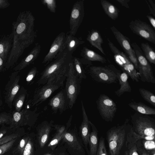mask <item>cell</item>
Instances as JSON below:
<instances>
[{
  "label": "cell",
  "instance_id": "1",
  "mask_svg": "<svg viewBox=\"0 0 155 155\" xmlns=\"http://www.w3.org/2000/svg\"><path fill=\"white\" fill-rule=\"evenodd\" d=\"M35 18L31 12H20L12 24L14 36L12 46L4 70L12 67L23 54L25 50L32 44L36 37L34 30Z\"/></svg>",
  "mask_w": 155,
  "mask_h": 155
},
{
  "label": "cell",
  "instance_id": "2",
  "mask_svg": "<svg viewBox=\"0 0 155 155\" xmlns=\"http://www.w3.org/2000/svg\"><path fill=\"white\" fill-rule=\"evenodd\" d=\"M73 59L72 54L65 49L43 70L38 81V84L44 85L48 82L65 79L70 64Z\"/></svg>",
  "mask_w": 155,
  "mask_h": 155
},
{
  "label": "cell",
  "instance_id": "3",
  "mask_svg": "<svg viewBox=\"0 0 155 155\" xmlns=\"http://www.w3.org/2000/svg\"><path fill=\"white\" fill-rule=\"evenodd\" d=\"M129 121L127 119L123 124L113 127L107 131L108 155H120L126 141L130 125Z\"/></svg>",
  "mask_w": 155,
  "mask_h": 155
},
{
  "label": "cell",
  "instance_id": "4",
  "mask_svg": "<svg viewBox=\"0 0 155 155\" xmlns=\"http://www.w3.org/2000/svg\"><path fill=\"white\" fill-rule=\"evenodd\" d=\"M134 131L147 140H155V120L148 115L135 112L131 115Z\"/></svg>",
  "mask_w": 155,
  "mask_h": 155
},
{
  "label": "cell",
  "instance_id": "5",
  "mask_svg": "<svg viewBox=\"0 0 155 155\" xmlns=\"http://www.w3.org/2000/svg\"><path fill=\"white\" fill-rule=\"evenodd\" d=\"M107 40L108 46L113 54L117 64L123 72L128 74L133 81L139 82L140 79L138 72L128 57L119 50L109 38Z\"/></svg>",
  "mask_w": 155,
  "mask_h": 155
},
{
  "label": "cell",
  "instance_id": "6",
  "mask_svg": "<svg viewBox=\"0 0 155 155\" xmlns=\"http://www.w3.org/2000/svg\"><path fill=\"white\" fill-rule=\"evenodd\" d=\"M66 79L64 89L68 99V107L71 109L80 93L81 81L74 69L73 59L70 64Z\"/></svg>",
  "mask_w": 155,
  "mask_h": 155
},
{
  "label": "cell",
  "instance_id": "7",
  "mask_svg": "<svg viewBox=\"0 0 155 155\" xmlns=\"http://www.w3.org/2000/svg\"><path fill=\"white\" fill-rule=\"evenodd\" d=\"M118 71L112 64L104 67L92 66L89 69L90 74L94 80L107 84L117 82Z\"/></svg>",
  "mask_w": 155,
  "mask_h": 155
},
{
  "label": "cell",
  "instance_id": "8",
  "mask_svg": "<svg viewBox=\"0 0 155 155\" xmlns=\"http://www.w3.org/2000/svg\"><path fill=\"white\" fill-rule=\"evenodd\" d=\"M97 108L102 118L106 122H111L117 109L114 101L105 94H100L96 101Z\"/></svg>",
  "mask_w": 155,
  "mask_h": 155
},
{
  "label": "cell",
  "instance_id": "9",
  "mask_svg": "<svg viewBox=\"0 0 155 155\" xmlns=\"http://www.w3.org/2000/svg\"><path fill=\"white\" fill-rule=\"evenodd\" d=\"M65 79L48 82L35 92L31 104L38 105L48 99L56 90L63 86Z\"/></svg>",
  "mask_w": 155,
  "mask_h": 155
},
{
  "label": "cell",
  "instance_id": "10",
  "mask_svg": "<svg viewBox=\"0 0 155 155\" xmlns=\"http://www.w3.org/2000/svg\"><path fill=\"white\" fill-rule=\"evenodd\" d=\"M129 26L134 33L155 44V31L146 22L139 19H136L132 20Z\"/></svg>",
  "mask_w": 155,
  "mask_h": 155
},
{
  "label": "cell",
  "instance_id": "11",
  "mask_svg": "<svg viewBox=\"0 0 155 155\" xmlns=\"http://www.w3.org/2000/svg\"><path fill=\"white\" fill-rule=\"evenodd\" d=\"M83 0L76 2L72 8L69 19V34L75 36L81 25L84 15V2Z\"/></svg>",
  "mask_w": 155,
  "mask_h": 155
},
{
  "label": "cell",
  "instance_id": "12",
  "mask_svg": "<svg viewBox=\"0 0 155 155\" xmlns=\"http://www.w3.org/2000/svg\"><path fill=\"white\" fill-rule=\"evenodd\" d=\"M66 35L64 32L59 34L52 43L48 53L42 63L46 66L57 58L65 49L64 42Z\"/></svg>",
  "mask_w": 155,
  "mask_h": 155
},
{
  "label": "cell",
  "instance_id": "13",
  "mask_svg": "<svg viewBox=\"0 0 155 155\" xmlns=\"http://www.w3.org/2000/svg\"><path fill=\"white\" fill-rule=\"evenodd\" d=\"M110 29L117 41L127 54V57L134 64L136 69L138 70L137 61L129 38L123 35L114 26L111 27Z\"/></svg>",
  "mask_w": 155,
  "mask_h": 155
},
{
  "label": "cell",
  "instance_id": "14",
  "mask_svg": "<svg viewBox=\"0 0 155 155\" xmlns=\"http://www.w3.org/2000/svg\"><path fill=\"white\" fill-rule=\"evenodd\" d=\"M49 105L54 113H62L68 107V101L64 89H62L51 98Z\"/></svg>",
  "mask_w": 155,
  "mask_h": 155
},
{
  "label": "cell",
  "instance_id": "15",
  "mask_svg": "<svg viewBox=\"0 0 155 155\" xmlns=\"http://www.w3.org/2000/svg\"><path fill=\"white\" fill-rule=\"evenodd\" d=\"M19 71L13 73L5 88V98L8 104L12 103L20 88V76L18 75Z\"/></svg>",
  "mask_w": 155,
  "mask_h": 155
},
{
  "label": "cell",
  "instance_id": "16",
  "mask_svg": "<svg viewBox=\"0 0 155 155\" xmlns=\"http://www.w3.org/2000/svg\"><path fill=\"white\" fill-rule=\"evenodd\" d=\"M138 71L140 79L144 82L155 83L153 72L149 62L142 61L138 64Z\"/></svg>",
  "mask_w": 155,
  "mask_h": 155
},
{
  "label": "cell",
  "instance_id": "17",
  "mask_svg": "<svg viewBox=\"0 0 155 155\" xmlns=\"http://www.w3.org/2000/svg\"><path fill=\"white\" fill-rule=\"evenodd\" d=\"M13 36V33L12 31L10 34L3 35L0 38V56L5 65L12 50Z\"/></svg>",
  "mask_w": 155,
  "mask_h": 155
},
{
  "label": "cell",
  "instance_id": "18",
  "mask_svg": "<svg viewBox=\"0 0 155 155\" xmlns=\"http://www.w3.org/2000/svg\"><path fill=\"white\" fill-rule=\"evenodd\" d=\"M39 113L31 112L26 110H23L19 112H16L11 118V122L12 127H17L20 125L26 124L31 118H37Z\"/></svg>",
  "mask_w": 155,
  "mask_h": 155
},
{
  "label": "cell",
  "instance_id": "19",
  "mask_svg": "<svg viewBox=\"0 0 155 155\" xmlns=\"http://www.w3.org/2000/svg\"><path fill=\"white\" fill-rule=\"evenodd\" d=\"M82 114V121L80 127V130L82 139L85 147L87 149L89 144L90 135V124L84 107L83 101H81Z\"/></svg>",
  "mask_w": 155,
  "mask_h": 155
},
{
  "label": "cell",
  "instance_id": "20",
  "mask_svg": "<svg viewBox=\"0 0 155 155\" xmlns=\"http://www.w3.org/2000/svg\"><path fill=\"white\" fill-rule=\"evenodd\" d=\"M41 46L38 43L27 55L14 68L15 71H20L32 64L38 58L41 51Z\"/></svg>",
  "mask_w": 155,
  "mask_h": 155
},
{
  "label": "cell",
  "instance_id": "21",
  "mask_svg": "<svg viewBox=\"0 0 155 155\" xmlns=\"http://www.w3.org/2000/svg\"><path fill=\"white\" fill-rule=\"evenodd\" d=\"M80 55L83 64H90L91 61H98L103 64L107 61L104 57L86 47H84L81 51Z\"/></svg>",
  "mask_w": 155,
  "mask_h": 155
},
{
  "label": "cell",
  "instance_id": "22",
  "mask_svg": "<svg viewBox=\"0 0 155 155\" xmlns=\"http://www.w3.org/2000/svg\"><path fill=\"white\" fill-rule=\"evenodd\" d=\"M52 121L42 122L38 128V139L41 147H43L47 143L51 129Z\"/></svg>",
  "mask_w": 155,
  "mask_h": 155
},
{
  "label": "cell",
  "instance_id": "23",
  "mask_svg": "<svg viewBox=\"0 0 155 155\" xmlns=\"http://www.w3.org/2000/svg\"><path fill=\"white\" fill-rule=\"evenodd\" d=\"M129 76L126 73L118 70L117 73V80L119 81L120 87L115 91L116 95L120 97L125 92H131V88L128 82Z\"/></svg>",
  "mask_w": 155,
  "mask_h": 155
},
{
  "label": "cell",
  "instance_id": "24",
  "mask_svg": "<svg viewBox=\"0 0 155 155\" xmlns=\"http://www.w3.org/2000/svg\"><path fill=\"white\" fill-rule=\"evenodd\" d=\"M86 39L92 45L97 49L103 54L106 55L102 47L103 40L98 31L96 29H92L89 31Z\"/></svg>",
  "mask_w": 155,
  "mask_h": 155
},
{
  "label": "cell",
  "instance_id": "25",
  "mask_svg": "<svg viewBox=\"0 0 155 155\" xmlns=\"http://www.w3.org/2000/svg\"><path fill=\"white\" fill-rule=\"evenodd\" d=\"M92 131L89 136V155H96L98 145V131L95 126L90 121Z\"/></svg>",
  "mask_w": 155,
  "mask_h": 155
},
{
  "label": "cell",
  "instance_id": "26",
  "mask_svg": "<svg viewBox=\"0 0 155 155\" xmlns=\"http://www.w3.org/2000/svg\"><path fill=\"white\" fill-rule=\"evenodd\" d=\"M84 43L81 37L77 38L69 34L66 36L65 49L72 54L80 45Z\"/></svg>",
  "mask_w": 155,
  "mask_h": 155
},
{
  "label": "cell",
  "instance_id": "27",
  "mask_svg": "<svg viewBox=\"0 0 155 155\" xmlns=\"http://www.w3.org/2000/svg\"><path fill=\"white\" fill-rule=\"evenodd\" d=\"M100 3L105 12L109 18L113 20L118 18L120 11L115 6L106 0H101Z\"/></svg>",
  "mask_w": 155,
  "mask_h": 155
},
{
  "label": "cell",
  "instance_id": "28",
  "mask_svg": "<svg viewBox=\"0 0 155 155\" xmlns=\"http://www.w3.org/2000/svg\"><path fill=\"white\" fill-rule=\"evenodd\" d=\"M129 106L133 110L141 114L147 115L155 114L154 108L148 106L141 102H131Z\"/></svg>",
  "mask_w": 155,
  "mask_h": 155
},
{
  "label": "cell",
  "instance_id": "29",
  "mask_svg": "<svg viewBox=\"0 0 155 155\" xmlns=\"http://www.w3.org/2000/svg\"><path fill=\"white\" fill-rule=\"evenodd\" d=\"M62 139L71 148L84 153L82 146L73 134L66 131L64 134Z\"/></svg>",
  "mask_w": 155,
  "mask_h": 155
},
{
  "label": "cell",
  "instance_id": "30",
  "mask_svg": "<svg viewBox=\"0 0 155 155\" xmlns=\"http://www.w3.org/2000/svg\"><path fill=\"white\" fill-rule=\"evenodd\" d=\"M141 47L145 57L150 63L155 64V52L153 49L147 43H142Z\"/></svg>",
  "mask_w": 155,
  "mask_h": 155
},
{
  "label": "cell",
  "instance_id": "31",
  "mask_svg": "<svg viewBox=\"0 0 155 155\" xmlns=\"http://www.w3.org/2000/svg\"><path fill=\"white\" fill-rule=\"evenodd\" d=\"M73 63L74 69L78 77L82 80L86 78L85 70L80 58L77 57L73 58Z\"/></svg>",
  "mask_w": 155,
  "mask_h": 155
},
{
  "label": "cell",
  "instance_id": "32",
  "mask_svg": "<svg viewBox=\"0 0 155 155\" xmlns=\"http://www.w3.org/2000/svg\"><path fill=\"white\" fill-rule=\"evenodd\" d=\"M140 94L142 98L146 101L155 107V95L149 90L143 88L139 89Z\"/></svg>",
  "mask_w": 155,
  "mask_h": 155
},
{
  "label": "cell",
  "instance_id": "33",
  "mask_svg": "<svg viewBox=\"0 0 155 155\" xmlns=\"http://www.w3.org/2000/svg\"><path fill=\"white\" fill-rule=\"evenodd\" d=\"M96 155H108L106 148L105 139L103 136L100 138Z\"/></svg>",
  "mask_w": 155,
  "mask_h": 155
},
{
  "label": "cell",
  "instance_id": "34",
  "mask_svg": "<svg viewBox=\"0 0 155 155\" xmlns=\"http://www.w3.org/2000/svg\"><path fill=\"white\" fill-rule=\"evenodd\" d=\"M41 2L51 12L55 13L57 6L55 0H43Z\"/></svg>",
  "mask_w": 155,
  "mask_h": 155
},
{
  "label": "cell",
  "instance_id": "35",
  "mask_svg": "<svg viewBox=\"0 0 155 155\" xmlns=\"http://www.w3.org/2000/svg\"><path fill=\"white\" fill-rule=\"evenodd\" d=\"M33 143L29 138L22 155H33Z\"/></svg>",
  "mask_w": 155,
  "mask_h": 155
},
{
  "label": "cell",
  "instance_id": "36",
  "mask_svg": "<svg viewBox=\"0 0 155 155\" xmlns=\"http://www.w3.org/2000/svg\"><path fill=\"white\" fill-rule=\"evenodd\" d=\"M17 138L15 139L0 146V155H2L9 151L13 146Z\"/></svg>",
  "mask_w": 155,
  "mask_h": 155
},
{
  "label": "cell",
  "instance_id": "37",
  "mask_svg": "<svg viewBox=\"0 0 155 155\" xmlns=\"http://www.w3.org/2000/svg\"><path fill=\"white\" fill-rule=\"evenodd\" d=\"M25 94H22L19 96L16 100L15 107L17 112H19L21 111L25 100Z\"/></svg>",
  "mask_w": 155,
  "mask_h": 155
},
{
  "label": "cell",
  "instance_id": "38",
  "mask_svg": "<svg viewBox=\"0 0 155 155\" xmlns=\"http://www.w3.org/2000/svg\"><path fill=\"white\" fill-rule=\"evenodd\" d=\"M29 137H27L21 139L17 147V152L18 155H22Z\"/></svg>",
  "mask_w": 155,
  "mask_h": 155
},
{
  "label": "cell",
  "instance_id": "39",
  "mask_svg": "<svg viewBox=\"0 0 155 155\" xmlns=\"http://www.w3.org/2000/svg\"><path fill=\"white\" fill-rule=\"evenodd\" d=\"M38 71L36 67L32 68L29 71L27 76L26 80L28 83H30L34 79Z\"/></svg>",
  "mask_w": 155,
  "mask_h": 155
},
{
  "label": "cell",
  "instance_id": "40",
  "mask_svg": "<svg viewBox=\"0 0 155 155\" xmlns=\"http://www.w3.org/2000/svg\"><path fill=\"white\" fill-rule=\"evenodd\" d=\"M63 134H61L57 133L52 140L48 145V147H51L57 145L62 139Z\"/></svg>",
  "mask_w": 155,
  "mask_h": 155
},
{
  "label": "cell",
  "instance_id": "41",
  "mask_svg": "<svg viewBox=\"0 0 155 155\" xmlns=\"http://www.w3.org/2000/svg\"><path fill=\"white\" fill-rule=\"evenodd\" d=\"M18 136L17 134H12L6 136L0 139V146L5 143L15 139L17 138Z\"/></svg>",
  "mask_w": 155,
  "mask_h": 155
},
{
  "label": "cell",
  "instance_id": "42",
  "mask_svg": "<svg viewBox=\"0 0 155 155\" xmlns=\"http://www.w3.org/2000/svg\"><path fill=\"white\" fill-rule=\"evenodd\" d=\"M141 139L138 140L137 143V151L139 155H150L148 151L143 147Z\"/></svg>",
  "mask_w": 155,
  "mask_h": 155
},
{
  "label": "cell",
  "instance_id": "43",
  "mask_svg": "<svg viewBox=\"0 0 155 155\" xmlns=\"http://www.w3.org/2000/svg\"><path fill=\"white\" fill-rule=\"evenodd\" d=\"M11 118L5 115H0V124L11 122Z\"/></svg>",
  "mask_w": 155,
  "mask_h": 155
},
{
  "label": "cell",
  "instance_id": "44",
  "mask_svg": "<svg viewBox=\"0 0 155 155\" xmlns=\"http://www.w3.org/2000/svg\"><path fill=\"white\" fill-rule=\"evenodd\" d=\"M10 4L8 0H0V9L8 7Z\"/></svg>",
  "mask_w": 155,
  "mask_h": 155
},
{
  "label": "cell",
  "instance_id": "45",
  "mask_svg": "<svg viewBox=\"0 0 155 155\" xmlns=\"http://www.w3.org/2000/svg\"><path fill=\"white\" fill-rule=\"evenodd\" d=\"M116 1L120 3L122 6L126 8H129V6L128 4L130 1L129 0H116Z\"/></svg>",
  "mask_w": 155,
  "mask_h": 155
},
{
  "label": "cell",
  "instance_id": "46",
  "mask_svg": "<svg viewBox=\"0 0 155 155\" xmlns=\"http://www.w3.org/2000/svg\"><path fill=\"white\" fill-rule=\"evenodd\" d=\"M147 18L148 19L150 23L152 25L153 29H155V19L154 18L150 15H147L146 16Z\"/></svg>",
  "mask_w": 155,
  "mask_h": 155
},
{
  "label": "cell",
  "instance_id": "47",
  "mask_svg": "<svg viewBox=\"0 0 155 155\" xmlns=\"http://www.w3.org/2000/svg\"><path fill=\"white\" fill-rule=\"evenodd\" d=\"M5 63L2 58L0 56V72L4 70Z\"/></svg>",
  "mask_w": 155,
  "mask_h": 155
},
{
  "label": "cell",
  "instance_id": "48",
  "mask_svg": "<svg viewBox=\"0 0 155 155\" xmlns=\"http://www.w3.org/2000/svg\"><path fill=\"white\" fill-rule=\"evenodd\" d=\"M147 2V3L148 6L149 10L150 11V14L151 15H152L154 17H155V11H154L153 9L151 7L149 4L147 2V0H146Z\"/></svg>",
  "mask_w": 155,
  "mask_h": 155
},
{
  "label": "cell",
  "instance_id": "49",
  "mask_svg": "<svg viewBox=\"0 0 155 155\" xmlns=\"http://www.w3.org/2000/svg\"><path fill=\"white\" fill-rule=\"evenodd\" d=\"M120 155H130L127 150L123 147Z\"/></svg>",
  "mask_w": 155,
  "mask_h": 155
},
{
  "label": "cell",
  "instance_id": "50",
  "mask_svg": "<svg viewBox=\"0 0 155 155\" xmlns=\"http://www.w3.org/2000/svg\"><path fill=\"white\" fill-rule=\"evenodd\" d=\"M148 1L151 7L155 11V4L154 2L151 0H148Z\"/></svg>",
  "mask_w": 155,
  "mask_h": 155
},
{
  "label": "cell",
  "instance_id": "51",
  "mask_svg": "<svg viewBox=\"0 0 155 155\" xmlns=\"http://www.w3.org/2000/svg\"><path fill=\"white\" fill-rule=\"evenodd\" d=\"M7 131L3 130L0 131V139L3 137V136L6 133Z\"/></svg>",
  "mask_w": 155,
  "mask_h": 155
},
{
  "label": "cell",
  "instance_id": "52",
  "mask_svg": "<svg viewBox=\"0 0 155 155\" xmlns=\"http://www.w3.org/2000/svg\"><path fill=\"white\" fill-rule=\"evenodd\" d=\"M150 155H155V150L153 149L148 151Z\"/></svg>",
  "mask_w": 155,
  "mask_h": 155
},
{
  "label": "cell",
  "instance_id": "53",
  "mask_svg": "<svg viewBox=\"0 0 155 155\" xmlns=\"http://www.w3.org/2000/svg\"><path fill=\"white\" fill-rule=\"evenodd\" d=\"M44 155H52L51 154L49 153H47L45 154Z\"/></svg>",
  "mask_w": 155,
  "mask_h": 155
}]
</instances>
